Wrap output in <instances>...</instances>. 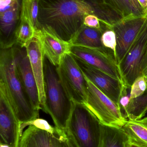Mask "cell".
Returning a JSON list of instances; mask_svg holds the SVG:
<instances>
[{
  "label": "cell",
  "mask_w": 147,
  "mask_h": 147,
  "mask_svg": "<svg viewBox=\"0 0 147 147\" xmlns=\"http://www.w3.org/2000/svg\"><path fill=\"white\" fill-rule=\"evenodd\" d=\"M94 12L93 4L85 0H39V30L71 44L83 26L85 16Z\"/></svg>",
  "instance_id": "1"
},
{
  "label": "cell",
  "mask_w": 147,
  "mask_h": 147,
  "mask_svg": "<svg viewBox=\"0 0 147 147\" xmlns=\"http://www.w3.org/2000/svg\"><path fill=\"white\" fill-rule=\"evenodd\" d=\"M0 84L11 100L20 125L39 118V111L31 105L18 74L14 46L1 49Z\"/></svg>",
  "instance_id": "2"
},
{
  "label": "cell",
  "mask_w": 147,
  "mask_h": 147,
  "mask_svg": "<svg viewBox=\"0 0 147 147\" xmlns=\"http://www.w3.org/2000/svg\"><path fill=\"white\" fill-rule=\"evenodd\" d=\"M44 67L45 112L51 116L56 127L66 131L74 102L68 96L60 82L57 67L45 57Z\"/></svg>",
  "instance_id": "3"
},
{
  "label": "cell",
  "mask_w": 147,
  "mask_h": 147,
  "mask_svg": "<svg viewBox=\"0 0 147 147\" xmlns=\"http://www.w3.org/2000/svg\"><path fill=\"white\" fill-rule=\"evenodd\" d=\"M102 125L84 104L74 102L66 131L79 147H100Z\"/></svg>",
  "instance_id": "4"
},
{
  "label": "cell",
  "mask_w": 147,
  "mask_h": 147,
  "mask_svg": "<svg viewBox=\"0 0 147 147\" xmlns=\"http://www.w3.org/2000/svg\"><path fill=\"white\" fill-rule=\"evenodd\" d=\"M85 77L87 99L85 105L103 125L122 127L127 120L123 117L120 107Z\"/></svg>",
  "instance_id": "5"
},
{
  "label": "cell",
  "mask_w": 147,
  "mask_h": 147,
  "mask_svg": "<svg viewBox=\"0 0 147 147\" xmlns=\"http://www.w3.org/2000/svg\"><path fill=\"white\" fill-rule=\"evenodd\" d=\"M117 65L123 83L128 89L131 88L147 67V22Z\"/></svg>",
  "instance_id": "6"
},
{
  "label": "cell",
  "mask_w": 147,
  "mask_h": 147,
  "mask_svg": "<svg viewBox=\"0 0 147 147\" xmlns=\"http://www.w3.org/2000/svg\"><path fill=\"white\" fill-rule=\"evenodd\" d=\"M57 69L60 82L71 100L74 103L85 104L87 99L86 79L75 57L67 53Z\"/></svg>",
  "instance_id": "7"
},
{
  "label": "cell",
  "mask_w": 147,
  "mask_h": 147,
  "mask_svg": "<svg viewBox=\"0 0 147 147\" xmlns=\"http://www.w3.org/2000/svg\"><path fill=\"white\" fill-rule=\"evenodd\" d=\"M0 135L1 143L18 147L20 123L4 86L0 84Z\"/></svg>",
  "instance_id": "8"
},
{
  "label": "cell",
  "mask_w": 147,
  "mask_h": 147,
  "mask_svg": "<svg viewBox=\"0 0 147 147\" xmlns=\"http://www.w3.org/2000/svg\"><path fill=\"white\" fill-rule=\"evenodd\" d=\"M70 53L75 58L122 82L117 62L111 51L72 45Z\"/></svg>",
  "instance_id": "9"
},
{
  "label": "cell",
  "mask_w": 147,
  "mask_h": 147,
  "mask_svg": "<svg viewBox=\"0 0 147 147\" xmlns=\"http://www.w3.org/2000/svg\"><path fill=\"white\" fill-rule=\"evenodd\" d=\"M147 22V15L124 17L112 28L116 35V61L117 65L123 58Z\"/></svg>",
  "instance_id": "10"
},
{
  "label": "cell",
  "mask_w": 147,
  "mask_h": 147,
  "mask_svg": "<svg viewBox=\"0 0 147 147\" xmlns=\"http://www.w3.org/2000/svg\"><path fill=\"white\" fill-rule=\"evenodd\" d=\"M18 147H70L66 131L57 128L54 133L29 126L23 132Z\"/></svg>",
  "instance_id": "11"
},
{
  "label": "cell",
  "mask_w": 147,
  "mask_h": 147,
  "mask_svg": "<svg viewBox=\"0 0 147 147\" xmlns=\"http://www.w3.org/2000/svg\"><path fill=\"white\" fill-rule=\"evenodd\" d=\"M75 59L85 76L120 107V98L123 85L122 82L81 60Z\"/></svg>",
  "instance_id": "12"
},
{
  "label": "cell",
  "mask_w": 147,
  "mask_h": 147,
  "mask_svg": "<svg viewBox=\"0 0 147 147\" xmlns=\"http://www.w3.org/2000/svg\"><path fill=\"white\" fill-rule=\"evenodd\" d=\"M16 68L18 74L33 107L36 110L41 109L39 90L32 70L26 47L14 46Z\"/></svg>",
  "instance_id": "13"
},
{
  "label": "cell",
  "mask_w": 147,
  "mask_h": 147,
  "mask_svg": "<svg viewBox=\"0 0 147 147\" xmlns=\"http://www.w3.org/2000/svg\"><path fill=\"white\" fill-rule=\"evenodd\" d=\"M32 70L39 90L41 109L45 110V96L44 87V56L41 44L39 30L26 47Z\"/></svg>",
  "instance_id": "14"
},
{
  "label": "cell",
  "mask_w": 147,
  "mask_h": 147,
  "mask_svg": "<svg viewBox=\"0 0 147 147\" xmlns=\"http://www.w3.org/2000/svg\"><path fill=\"white\" fill-rule=\"evenodd\" d=\"M22 0L11 9L0 13L1 49L11 48L16 45L15 34L20 22Z\"/></svg>",
  "instance_id": "15"
},
{
  "label": "cell",
  "mask_w": 147,
  "mask_h": 147,
  "mask_svg": "<svg viewBox=\"0 0 147 147\" xmlns=\"http://www.w3.org/2000/svg\"><path fill=\"white\" fill-rule=\"evenodd\" d=\"M39 31L44 57L53 65L58 67L65 55L70 53L71 44L59 38L45 30L41 29Z\"/></svg>",
  "instance_id": "16"
},
{
  "label": "cell",
  "mask_w": 147,
  "mask_h": 147,
  "mask_svg": "<svg viewBox=\"0 0 147 147\" xmlns=\"http://www.w3.org/2000/svg\"><path fill=\"white\" fill-rule=\"evenodd\" d=\"M104 27V24H102V29H99L84 25L72 42V45L101 50H108L104 47L101 40Z\"/></svg>",
  "instance_id": "17"
},
{
  "label": "cell",
  "mask_w": 147,
  "mask_h": 147,
  "mask_svg": "<svg viewBox=\"0 0 147 147\" xmlns=\"http://www.w3.org/2000/svg\"><path fill=\"white\" fill-rule=\"evenodd\" d=\"M35 28L30 20L25 0H22L20 22L15 34L16 45L26 47L35 34Z\"/></svg>",
  "instance_id": "18"
},
{
  "label": "cell",
  "mask_w": 147,
  "mask_h": 147,
  "mask_svg": "<svg viewBox=\"0 0 147 147\" xmlns=\"http://www.w3.org/2000/svg\"><path fill=\"white\" fill-rule=\"evenodd\" d=\"M129 141L122 128L102 125L100 147H128Z\"/></svg>",
  "instance_id": "19"
},
{
  "label": "cell",
  "mask_w": 147,
  "mask_h": 147,
  "mask_svg": "<svg viewBox=\"0 0 147 147\" xmlns=\"http://www.w3.org/2000/svg\"><path fill=\"white\" fill-rule=\"evenodd\" d=\"M123 129L129 140L147 145V117L137 120H127Z\"/></svg>",
  "instance_id": "20"
},
{
  "label": "cell",
  "mask_w": 147,
  "mask_h": 147,
  "mask_svg": "<svg viewBox=\"0 0 147 147\" xmlns=\"http://www.w3.org/2000/svg\"><path fill=\"white\" fill-rule=\"evenodd\" d=\"M147 112V90L142 96L130 98L123 115L127 120H137L141 119Z\"/></svg>",
  "instance_id": "21"
},
{
  "label": "cell",
  "mask_w": 147,
  "mask_h": 147,
  "mask_svg": "<svg viewBox=\"0 0 147 147\" xmlns=\"http://www.w3.org/2000/svg\"><path fill=\"white\" fill-rule=\"evenodd\" d=\"M102 42L104 48L113 52L116 60V35L112 27L105 24L102 36Z\"/></svg>",
  "instance_id": "22"
},
{
  "label": "cell",
  "mask_w": 147,
  "mask_h": 147,
  "mask_svg": "<svg viewBox=\"0 0 147 147\" xmlns=\"http://www.w3.org/2000/svg\"><path fill=\"white\" fill-rule=\"evenodd\" d=\"M147 90V81L142 74L136 79L132 84L130 90V98L138 97L143 95Z\"/></svg>",
  "instance_id": "23"
},
{
  "label": "cell",
  "mask_w": 147,
  "mask_h": 147,
  "mask_svg": "<svg viewBox=\"0 0 147 147\" xmlns=\"http://www.w3.org/2000/svg\"><path fill=\"white\" fill-rule=\"evenodd\" d=\"M39 1V0H25L28 15L35 31L39 30L38 23Z\"/></svg>",
  "instance_id": "24"
},
{
  "label": "cell",
  "mask_w": 147,
  "mask_h": 147,
  "mask_svg": "<svg viewBox=\"0 0 147 147\" xmlns=\"http://www.w3.org/2000/svg\"><path fill=\"white\" fill-rule=\"evenodd\" d=\"M128 16L140 17L147 15L139 3L138 0H123Z\"/></svg>",
  "instance_id": "25"
},
{
  "label": "cell",
  "mask_w": 147,
  "mask_h": 147,
  "mask_svg": "<svg viewBox=\"0 0 147 147\" xmlns=\"http://www.w3.org/2000/svg\"><path fill=\"white\" fill-rule=\"evenodd\" d=\"M31 125L35 126L38 128L48 131L50 133H54L57 129V127L51 126L46 120L41 118H38L33 121L28 122L24 124H21L20 133L21 136L23 134V130L24 128L27 126H31Z\"/></svg>",
  "instance_id": "26"
},
{
  "label": "cell",
  "mask_w": 147,
  "mask_h": 147,
  "mask_svg": "<svg viewBox=\"0 0 147 147\" xmlns=\"http://www.w3.org/2000/svg\"><path fill=\"white\" fill-rule=\"evenodd\" d=\"M103 3L113 8L123 18L128 16V14L123 0H101Z\"/></svg>",
  "instance_id": "27"
},
{
  "label": "cell",
  "mask_w": 147,
  "mask_h": 147,
  "mask_svg": "<svg viewBox=\"0 0 147 147\" xmlns=\"http://www.w3.org/2000/svg\"><path fill=\"white\" fill-rule=\"evenodd\" d=\"M83 24L88 27L99 29L102 28V22L100 19L93 14H89L85 16Z\"/></svg>",
  "instance_id": "28"
},
{
  "label": "cell",
  "mask_w": 147,
  "mask_h": 147,
  "mask_svg": "<svg viewBox=\"0 0 147 147\" xmlns=\"http://www.w3.org/2000/svg\"><path fill=\"white\" fill-rule=\"evenodd\" d=\"M128 89L123 84L122 91L120 100V106L121 110L122 113H123L125 110L128 105L130 100V96H128L127 92V89Z\"/></svg>",
  "instance_id": "29"
},
{
  "label": "cell",
  "mask_w": 147,
  "mask_h": 147,
  "mask_svg": "<svg viewBox=\"0 0 147 147\" xmlns=\"http://www.w3.org/2000/svg\"><path fill=\"white\" fill-rule=\"evenodd\" d=\"M20 0H0V13L14 7Z\"/></svg>",
  "instance_id": "30"
},
{
  "label": "cell",
  "mask_w": 147,
  "mask_h": 147,
  "mask_svg": "<svg viewBox=\"0 0 147 147\" xmlns=\"http://www.w3.org/2000/svg\"><path fill=\"white\" fill-rule=\"evenodd\" d=\"M66 134H67V137H68V141H69V145L70 147H79L77 145V143L74 141V139L72 138V136L70 134L67 132L66 131Z\"/></svg>",
  "instance_id": "31"
},
{
  "label": "cell",
  "mask_w": 147,
  "mask_h": 147,
  "mask_svg": "<svg viewBox=\"0 0 147 147\" xmlns=\"http://www.w3.org/2000/svg\"><path fill=\"white\" fill-rule=\"evenodd\" d=\"M128 147H147V145L141 143H137L129 140Z\"/></svg>",
  "instance_id": "32"
},
{
  "label": "cell",
  "mask_w": 147,
  "mask_h": 147,
  "mask_svg": "<svg viewBox=\"0 0 147 147\" xmlns=\"http://www.w3.org/2000/svg\"><path fill=\"white\" fill-rule=\"evenodd\" d=\"M139 3L144 9L146 14L147 15V0H138Z\"/></svg>",
  "instance_id": "33"
},
{
  "label": "cell",
  "mask_w": 147,
  "mask_h": 147,
  "mask_svg": "<svg viewBox=\"0 0 147 147\" xmlns=\"http://www.w3.org/2000/svg\"><path fill=\"white\" fill-rule=\"evenodd\" d=\"M85 1H87L89 2L90 3H91L93 4L103 3L101 0H85Z\"/></svg>",
  "instance_id": "34"
},
{
  "label": "cell",
  "mask_w": 147,
  "mask_h": 147,
  "mask_svg": "<svg viewBox=\"0 0 147 147\" xmlns=\"http://www.w3.org/2000/svg\"><path fill=\"white\" fill-rule=\"evenodd\" d=\"M142 74L145 76L147 81V67L144 70L143 72V74Z\"/></svg>",
  "instance_id": "35"
},
{
  "label": "cell",
  "mask_w": 147,
  "mask_h": 147,
  "mask_svg": "<svg viewBox=\"0 0 147 147\" xmlns=\"http://www.w3.org/2000/svg\"><path fill=\"white\" fill-rule=\"evenodd\" d=\"M0 147H11L9 145L0 142Z\"/></svg>",
  "instance_id": "36"
}]
</instances>
